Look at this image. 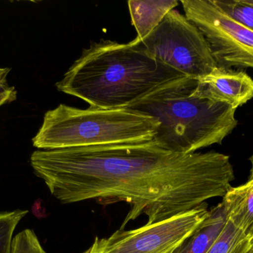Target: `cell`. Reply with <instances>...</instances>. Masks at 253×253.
<instances>
[{"label": "cell", "mask_w": 253, "mask_h": 253, "mask_svg": "<svg viewBox=\"0 0 253 253\" xmlns=\"http://www.w3.org/2000/svg\"><path fill=\"white\" fill-rule=\"evenodd\" d=\"M28 210L0 212V253H12L13 232Z\"/></svg>", "instance_id": "cell-13"}, {"label": "cell", "mask_w": 253, "mask_h": 253, "mask_svg": "<svg viewBox=\"0 0 253 253\" xmlns=\"http://www.w3.org/2000/svg\"><path fill=\"white\" fill-rule=\"evenodd\" d=\"M132 46L187 77L199 80L218 67L200 30L178 10H172L143 40Z\"/></svg>", "instance_id": "cell-5"}, {"label": "cell", "mask_w": 253, "mask_h": 253, "mask_svg": "<svg viewBox=\"0 0 253 253\" xmlns=\"http://www.w3.org/2000/svg\"><path fill=\"white\" fill-rule=\"evenodd\" d=\"M198 95L237 109L253 98V80L244 71L217 67L197 80Z\"/></svg>", "instance_id": "cell-8"}, {"label": "cell", "mask_w": 253, "mask_h": 253, "mask_svg": "<svg viewBox=\"0 0 253 253\" xmlns=\"http://www.w3.org/2000/svg\"><path fill=\"white\" fill-rule=\"evenodd\" d=\"M31 166L63 203L97 200L131 206L120 230L145 215L156 224L224 197L235 179L230 156L181 154L154 141L33 152Z\"/></svg>", "instance_id": "cell-1"}, {"label": "cell", "mask_w": 253, "mask_h": 253, "mask_svg": "<svg viewBox=\"0 0 253 253\" xmlns=\"http://www.w3.org/2000/svg\"><path fill=\"white\" fill-rule=\"evenodd\" d=\"M10 68H0V91L1 92H9L15 90L14 88L8 86L7 82V76Z\"/></svg>", "instance_id": "cell-16"}, {"label": "cell", "mask_w": 253, "mask_h": 253, "mask_svg": "<svg viewBox=\"0 0 253 253\" xmlns=\"http://www.w3.org/2000/svg\"><path fill=\"white\" fill-rule=\"evenodd\" d=\"M221 202L227 221L245 234L253 236V178L243 185L231 187Z\"/></svg>", "instance_id": "cell-9"}, {"label": "cell", "mask_w": 253, "mask_h": 253, "mask_svg": "<svg viewBox=\"0 0 253 253\" xmlns=\"http://www.w3.org/2000/svg\"><path fill=\"white\" fill-rule=\"evenodd\" d=\"M227 218L222 202L210 209L203 222L172 253H207L221 234Z\"/></svg>", "instance_id": "cell-10"}, {"label": "cell", "mask_w": 253, "mask_h": 253, "mask_svg": "<svg viewBox=\"0 0 253 253\" xmlns=\"http://www.w3.org/2000/svg\"><path fill=\"white\" fill-rule=\"evenodd\" d=\"M248 1H249L251 4H252L253 5V0H248Z\"/></svg>", "instance_id": "cell-19"}, {"label": "cell", "mask_w": 253, "mask_h": 253, "mask_svg": "<svg viewBox=\"0 0 253 253\" xmlns=\"http://www.w3.org/2000/svg\"><path fill=\"white\" fill-rule=\"evenodd\" d=\"M250 162L251 163V174H250V178H253V154L249 159Z\"/></svg>", "instance_id": "cell-18"}, {"label": "cell", "mask_w": 253, "mask_h": 253, "mask_svg": "<svg viewBox=\"0 0 253 253\" xmlns=\"http://www.w3.org/2000/svg\"><path fill=\"white\" fill-rule=\"evenodd\" d=\"M197 80L170 82L129 107L159 122L153 141L165 150L190 154L221 144L238 125L236 109L198 95Z\"/></svg>", "instance_id": "cell-3"}, {"label": "cell", "mask_w": 253, "mask_h": 253, "mask_svg": "<svg viewBox=\"0 0 253 253\" xmlns=\"http://www.w3.org/2000/svg\"><path fill=\"white\" fill-rule=\"evenodd\" d=\"M128 7L132 24L136 30V41L143 40L148 36L165 16L178 4L176 0L165 1H140L129 0Z\"/></svg>", "instance_id": "cell-11"}, {"label": "cell", "mask_w": 253, "mask_h": 253, "mask_svg": "<svg viewBox=\"0 0 253 253\" xmlns=\"http://www.w3.org/2000/svg\"><path fill=\"white\" fill-rule=\"evenodd\" d=\"M229 16L253 31V5L248 0H214Z\"/></svg>", "instance_id": "cell-14"}, {"label": "cell", "mask_w": 253, "mask_h": 253, "mask_svg": "<svg viewBox=\"0 0 253 253\" xmlns=\"http://www.w3.org/2000/svg\"><path fill=\"white\" fill-rule=\"evenodd\" d=\"M207 253H253V236L226 221L221 234Z\"/></svg>", "instance_id": "cell-12"}, {"label": "cell", "mask_w": 253, "mask_h": 253, "mask_svg": "<svg viewBox=\"0 0 253 253\" xmlns=\"http://www.w3.org/2000/svg\"><path fill=\"white\" fill-rule=\"evenodd\" d=\"M206 203L169 219L135 230H119L110 237H96L83 253H172L209 214Z\"/></svg>", "instance_id": "cell-7"}, {"label": "cell", "mask_w": 253, "mask_h": 253, "mask_svg": "<svg viewBox=\"0 0 253 253\" xmlns=\"http://www.w3.org/2000/svg\"><path fill=\"white\" fill-rule=\"evenodd\" d=\"M185 16L203 34L218 67L253 68V31L226 14L214 0H182Z\"/></svg>", "instance_id": "cell-6"}, {"label": "cell", "mask_w": 253, "mask_h": 253, "mask_svg": "<svg viewBox=\"0 0 253 253\" xmlns=\"http://www.w3.org/2000/svg\"><path fill=\"white\" fill-rule=\"evenodd\" d=\"M184 77L130 43L101 40L83 50L56 86L92 108L122 109Z\"/></svg>", "instance_id": "cell-2"}, {"label": "cell", "mask_w": 253, "mask_h": 253, "mask_svg": "<svg viewBox=\"0 0 253 253\" xmlns=\"http://www.w3.org/2000/svg\"><path fill=\"white\" fill-rule=\"evenodd\" d=\"M12 253H46L34 231L29 229L20 232L13 239Z\"/></svg>", "instance_id": "cell-15"}, {"label": "cell", "mask_w": 253, "mask_h": 253, "mask_svg": "<svg viewBox=\"0 0 253 253\" xmlns=\"http://www.w3.org/2000/svg\"><path fill=\"white\" fill-rule=\"evenodd\" d=\"M159 126L154 117L129 108L80 109L60 104L45 113L33 145L52 150L148 142Z\"/></svg>", "instance_id": "cell-4"}, {"label": "cell", "mask_w": 253, "mask_h": 253, "mask_svg": "<svg viewBox=\"0 0 253 253\" xmlns=\"http://www.w3.org/2000/svg\"><path fill=\"white\" fill-rule=\"evenodd\" d=\"M16 92L15 90L9 91V92L0 91V106L7 102H12L16 100Z\"/></svg>", "instance_id": "cell-17"}]
</instances>
